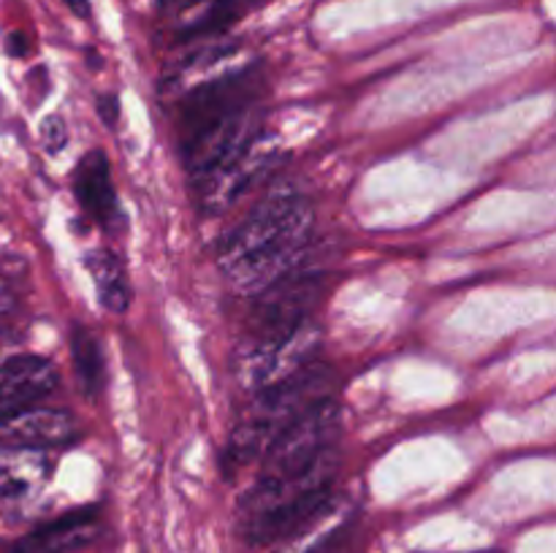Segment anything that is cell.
I'll use <instances>...</instances> for the list:
<instances>
[{"label":"cell","instance_id":"cell-1","mask_svg":"<svg viewBox=\"0 0 556 553\" xmlns=\"http://www.w3.org/2000/svg\"><path fill=\"white\" fill-rule=\"evenodd\" d=\"M313 204L296 184L280 182L223 236L217 263L242 293L261 291L291 274L309 244Z\"/></svg>","mask_w":556,"mask_h":553},{"label":"cell","instance_id":"cell-2","mask_svg":"<svg viewBox=\"0 0 556 553\" xmlns=\"http://www.w3.org/2000/svg\"><path fill=\"white\" fill-rule=\"evenodd\" d=\"M337 472V450L299 475L258 477L239 507V526L250 545H271L302 535L326 513Z\"/></svg>","mask_w":556,"mask_h":553},{"label":"cell","instance_id":"cell-3","mask_svg":"<svg viewBox=\"0 0 556 553\" xmlns=\"http://www.w3.org/2000/svg\"><path fill=\"white\" fill-rule=\"evenodd\" d=\"M326 399H334V374L318 363H309L293 377L258 390V396L233 423L226 448V470H242L250 461L261 459L286 428Z\"/></svg>","mask_w":556,"mask_h":553},{"label":"cell","instance_id":"cell-4","mask_svg":"<svg viewBox=\"0 0 556 553\" xmlns=\"http://www.w3.org/2000/svg\"><path fill=\"white\" fill-rule=\"evenodd\" d=\"M280 160L282 152L277 146V141L261 130L255 139H250L248 144L239 146L237 152L226 155L215 166L206 168L201 177L193 179L195 188H199V198L204 211L223 215L226 209H231L250 190L266 182L271 177V171L280 166Z\"/></svg>","mask_w":556,"mask_h":553},{"label":"cell","instance_id":"cell-5","mask_svg":"<svg viewBox=\"0 0 556 553\" xmlns=\"http://www.w3.org/2000/svg\"><path fill=\"white\" fill-rule=\"evenodd\" d=\"M324 293V274L320 271H299L280 276L266 291H261L250 314L248 342H271L291 336L313 320V309Z\"/></svg>","mask_w":556,"mask_h":553},{"label":"cell","instance_id":"cell-6","mask_svg":"<svg viewBox=\"0 0 556 553\" xmlns=\"http://www.w3.org/2000/svg\"><path fill=\"white\" fill-rule=\"evenodd\" d=\"M337 437H340V407L334 404V399H326L324 404L299 417L269 445V450L261 455L264 466H261L258 477L275 480V477L299 475V472L309 470L315 461L337 450Z\"/></svg>","mask_w":556,"mask_h":553},{"label":"cell","instance_id":"cell-7","mask_svg":"<svg viewBox=\"0 0 556 553\" xmlns=\"http://www.w3.org/2000/svg\"><path fill=\"white\" fill-rule=\"evenodd\" d=\"M320 345V329L315 320H307L302 329L293 331L291 336L271 342H248L239 347L237 358H233V372L237 380L250 390H264L271 385L282 383V380L293 377L309 366L318 352Z\"/></svg>","mask_w":556,"mask_h":553},{"label":"cell","instance_id":"cell-8","mask_svg":"<svg viewBox=\"0 0 556 553\" xmlns=\"http://www.w3.org/2000/svg\"><path fill=\"white\" fill-rule=\"evenodd\" d=\"M76 437V421L71 412L54 407H30L25 412L0 421V453L3 450H43L60 448Z\"/></svg>","mask_w":556,"mask_h":553},{"label":"cell","instance_id":"cell-9","mask_svg":"<svg viewBox=\"0 0 556 553\" xmlns=\"http://www.w3.org/2000/svg\"><path fill=\"white\" fill-rule=\"evenodd\" d=\"M58 388V369L41 356H16L0 372V421L38 407Z\"/></svg>","mask_w":556,"mask_h":553},{"label":"cell","instance_id":"cell-10","mask_svg":"<svg viewBox=\"0 0 556 553\" xmlns=\"http://www.w3.org/2000/svg\"><path fill=\"white\" fill-rule=\"evenodd\" d=\"M98 529H101V524H98L96 507L74 510V513H65L63 518L49 520V524L27 531L25 537L11 542L0 553H74L90 545Z\"/></svg>","mask_w":556,"mask_h":553},{"label":"cell","instance_id":"cell-11","mask_svg":"<svg viewBox=\"0 0 556 553\" xmlns=\"http://www.w3.org/2000/svg\"><path fill=\"white\" fill-rule=\"evenodd\" d=\"M74 193L76 201L81 204V209L98 222V226L114 228L123 226V211H119L117 193H114L112 182V166H109V157L101 150L87 152L79 160L74 173Z\"/></svg>","mask_w":556,"mask_h":553},{"label":"cell","instance_id":"cell-12","mask_svg":"<svg viewBox=\"0 0 556 553\" xmlns=\"http://www.w3.org/2000/svg\"><path fill=\"white\" fill-rule=\"evenodd\" d=\"M87 271H90L96 291L101 296V304L112 314L128 312L130 307V282L125 276V266L119 263L117 255L106 253V249H92L85 258Z\"/></svg>","mask_w":556,"mask_h":553},{"label":"cell","instance_id":"cell-13","mask_svg":"<svg viewBox=\"0 0 556 553\" xmlns=\"http://www.w3.org/2000/svg\"><path fill=\"white\" fill-rule=\"evenodd\" d=\"M5 459L0 461V497L20 499L47 475V459L36 450H3Z\"/></svg>","mask_w":556,"mask_h":553},{"label":"cell","instance_id":"cell-14","mask_svg":"<svg viewBox=\"0 0 556 553\" xmlns=\"http://www.w3.org/2000/svg\"><path fill=\"white\" fill-rule=\"evenodd\" d=\"M71 356H74V372L81 390L96 396L103 388V350L101 339L90 329L76 325L71 334Z\"/></svg>","mask_w":556,"mask_h":553},{"label":"cell","instance_id":"cell-15","mask_svg":"<svg viewBox=\"0 0 556 553\" xmlns=\"http://www.w3.org/2000/svg\"><path fill=\"white\" fill-rule=\"evenodd\" d=\"M41 139L47 144V152H60L65 144H68V128L60 117H49L41 128Z\"/></svg>","mask_w":556,"mask_h":553},{"label":"cell","instance_id":"cell-16","mask_svg":"<svg viewBox=\"0 0 556 553\" xmlns=\"http://www.w3.org/2000/svg\"><path fill=\"white\" fill-rule=\"evenodd\" d=\"M98 114H101V119L109 125V128H114V125H117V117H119L117 95H112V92H109V95L98 98Z\"/></svg>","mask_w":556,"mask_h":553},{"label":"cell","instance_id":"cell-17","mask_svg":"<svg viewBox=\"0 0 556 553\" xmlns=\"http://www.w3.org/2000/svg\"><path fill=\"white\" fill-rule=\"evenodd\" d=\"M302 553H342V540H340V535H326L324 540L313 542V545L304 548Z\"/></svg>","mask_w":556,"mask_h":553},{"label":"cell","instance_id":"cell-18","mask_svg":"<svg viewBox=\"0 0 556 553\" xmlns=\"http://www.w3.org/2000/svg\"><path fill=\"white\" fill-rule=\"evenodd\" d=\"M11 52H14L16 57H22V54L27 52V43L22 41V36H11Z\"/></svg>","mask_w":556,"mask_h":553}]
</instances>
